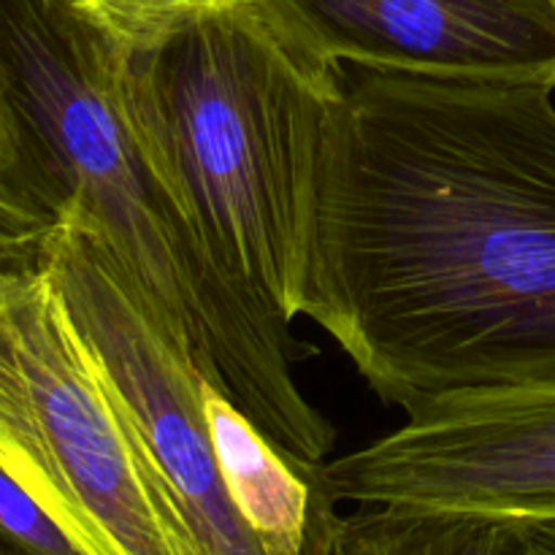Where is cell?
<instances>
[{
  "mask_svg": "<svg viewBox=\"0 0 555 555\" xmlns=\"http://www.w3.org/2000/svg\"><path fill=\"white\" fill-rule=\"evenodd\" d=\"M0 184L9 188L11 193L22 195L25 201H30V204H36L38 209H43L36 193V182H33L30 160H27L20 119H16L14 103H11L9 95V85H5L3 65H0Z\"/></svg>",
  "mask_w": 555,
  "mask_h": 555,
  "instance_id": "13",
  "label": "cell"
},
{
  "mask_svg": "<svg viewBox=\"0 0 555 555\" xmlns=\"http://www.w3.org/2000/svg\"><path fill=\"white\" fill-rule=\"evenodd\" d=\"M518 520L453 509L358 504L331 555H515Z\"/></svg>",
  "mask_w": 555,
  "mask_h": 555,
  "instance_id": "9",
  "label": "cell"
},
{
  "mask_svg": "<svg viewBox=\"0 0 555 555\" xmlns=\"http://www.w3.org/2000/svg\"><path fill=\"white\" fill-rule=\"evenodd\" d=\"M0 542L27 555H81L65 531L0 466Z\"/></svg>",
  "mask_w": 555,
  "mask_h": 555,
  "instance_id": "11",
  "label": "cell"
},
{
  "mask_svg": "<svg viewBox=\"0 0 555 555\" xmlns=\"http://www.w3.org/2000/svg\"><path fill=\"white\" fill-rule=\"evenodd\" d=\"M41 266L201 542L211 555H266L222 482L201 401L204 374L152 325L101 238L85 222L63 217L43 244Z\"/></svg>",
  "mask_w": 555,
  "mask_h": 555,
  "instance_id": "6",
  "label": "cell"
},
{
  "mask_svg": "<svg viewBox=\"0 0 555 555\" xmlns=\"http://www.w3.org/2000/svg\"><path fill=\"white\" fill-rule=\"evenodd\" d=\"M406 415L388 437L325 461L336 502L555 520V369Z\"/></svg>",
  "mask_w": 555,
  "mask_h": 555,
  "instance_id": "5",
  "label": "cell"
},
{
  "mask_svg": "<svg viewBox=\"0 0 555 555\" xmlns=\"http://www.w3.org/2000/svg\"><path fill=\"white\" fill-rule=\"evenodd\" d=\"M70 3L79 5L98 27H103L117 41V47H130L217 0H70Z\"/></svg>",
  "mask_w": 555,
  "mask_h": 555,
  "instance_id": "10",
  "label": "cell"
},
{
  "mask_svg": "<svg viewBox=\"0 0 555 555\" xmlns=\"http://www.w3.org/2000/svg\"><path fill=\"white\" fill-rule=\"evenodd\" d=\"M0 65L38 201L85 222L135 304L276 444L325 464L336 431L293 377L291 325L233 285L141 144L117 41L70 0H0Z\"/></svg>",
  "mask_w": 555,
  "mask_h": 555,
  "instance_id": "2",
  "label": "cell"
},
{
  "mask_svg": "<svg viewBox=\"0 0 555 555\" xmlns=\"http://www.w3.org/2000/svg\"><path fill=\"white\" fill-rule=\"evenodd\" d=\"M296 49L345 65L555 90V0H260Z\"/></svg>",
  "mask_w": 555,
  "mask_h": 555,
  "instance_id": "7",
  "label": "cell"
},
{
  "mask_svg": "<svg viewBox=\"0 0 555 555\" xmlns=\"http://www.w3.org/2000/svg\"><path fill=\"white\" fill-rule=\"evenodd\" d=\"M0 466L81 555H211L41 263L0 274Z\"/></svg>",
  "mask_w": 555,
  "mask_h": 555,
  "instance_id": "4",
  "label": "cell"
},
{
  "mask_svg": "<svg viewBox=\"0 0 555 555\" xmlns=\"http://www.w3.org/2000/svg\"><path fill=\"white\" fill-rule=\"evenodd\" d=\"M201 401L228 496L263 553L331 555L341 515L323 464L287 453L206 379Z\"/></svg>",
  "mask_w": 555,
  "mask_h": 555,
  "instance_id": "8",
  "label": "cell"
},
{
  "mask_svg": "<svg viewBox=\"0 0 555 555\" xmlns=\"http://www.w3.org/2000/svg\"><path fill=\"white\" fill-rule=\"evenodd\" d=\"M57 220L0 184V274L41 263L43 244Z\"/></svg>",
  "mask_w": 555,
  "mask_h": 555,
  "instance_id": "12",
  "label": "cell"
},
{
  "mask_svg": "<svg viewBox=\"0 0 555 555\" xmlns=\"http://www.w3.org/2000/svg\"><path fill=\"white\" fill-rule=\"evenodd\" d=\"M117 79L141 144L211 258L291 325L341 70L293 47L260 0H217L117 47Z\"/></svg>",
  "mask_w": 555,
  "mask_h": 555,
  "instance_id": "3",
  "label": "cell"
},
{
  "mask_svg": "<svg viewBox=\"0 0 555 555\" xmlns=\"http://www.w3.org/2000/svg\"><path fill=\"white\" fill-rule=\"evenodd\" d=\"M0 555H27V553H22V551H16V547H11V545H5V542H0Z\"/></svg>",
  "mask_w": 555,
  "mask_h": 555,
  "instance_id": "15",
  "label": "cell"
},
{
  "mask_svg": "<svg viewBox=\"0 0 555 555\" xmlns=\"http://www.w3.org/2000/svg\"><path fill=\"white\" fill-rule=\"evenodd\" d=\"M553 92L341 68L301 314L385 404L555 369Z\"/></svg>",
  "mask_w": 555,
  "mask_h": 555,
  "instance_id": "1",
  "label": "cell"
},
{
  "mask_svg": "<svg viewBox=\"0 0 555 555\" xmlns=\"http://www.w3.org/2000/svg\"><path fill=\"white\" fill-rule=\"evenodd\" d=\"M515 555H555V520H518Z\"/></svg>",
  "mask_w": 555,
  "mask_h": 555,
  "instance_id": "14",
  "label": "cell"
}]
</instances>
